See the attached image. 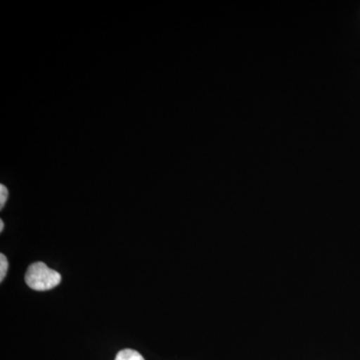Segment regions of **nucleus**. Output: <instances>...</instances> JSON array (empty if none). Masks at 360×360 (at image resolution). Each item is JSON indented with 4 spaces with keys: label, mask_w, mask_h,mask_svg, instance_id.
I'll return each instance as SVG.
<instances>
[{
    "label": "nucleus",
    "mask_w": 360,
    "mask_h": 360,
    "mask_svg": "<svg viewBox=\"0 0 360 360\" xmlns=\"http://www.w3.org/2000/svg\"><path fill=\"white\" fill-rule=\"evenodd\" d=\"M4 220L2 219H0V231H4Z\"/></svg>",
    "instance_id": "obj_5"
},
{
    "label": "nucleus",
    "mask_w": 360,
    "mask_h": 360,
    "mask_svg": "<svg viewBox=\"0 0 360 360\" xmlns=\"http://www.w3.org/2000/svg\"><path fill=\"white\" fill-rule=\"evenodd\" d=\"M115 360H146L139 352L134 349H122L116 355Z\"/></svg>",
    "instance_id": "obj_2"
},
{
    "label": "nucleus",
    "mask_w": 360,
    "mask_h": 360,
    "mask_svg": "<svg viewBox=\"0 0 360 360\" xmlns=\"http://www.w3.org/2000/svg\"><path fill=\"white\" fill-rule=\"evenodd\" d=\"M7 270H8V260L4 253L0 255V281H4L6 278Z\"/></svg>",
    "instance_id": "obj_3"
},
{
    "label": "nucleus",
    "mask_w": 360,
    "mask_h": 360,
    "mask_svg": "<svg viewBox=\"0 0 360 360\" xmlns=\"http://www.w3.org/2000/svg\"><path fill=\"white\" fill-rule=\"evenodd\" d=\"M25 283L33 290L47 291L56 288L61 283V276L44 262H39L28 267Z\"/></svg>",
    "instance_id": "obj_1"
},
{
    "label": "nucleus",
    "mask_w": 360,
    "mask_h": 360,
    "mask_svg": "<svg viewBox=\"0 0 360 360\" xmlns=\"http://www.w3.org/2000/svg\"><path fill=\"white\" fill-rule=\"evenodd\" d=\"M7 198H8V191H7L6 186L1 184L0 186V210H4Z\"/></svg>",
    "instance_id": "obj_4"
}]
</instances>
